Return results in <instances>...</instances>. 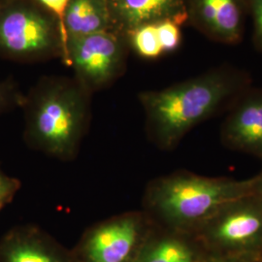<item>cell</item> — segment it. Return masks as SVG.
<instances>
[{
	"label": "cell",
	"mask_w": 262,
	"mask_h": 262,
	"mask_svg": "<svg viewBox=\"0 0 262 262\" xmlns=\"http://www.w3.org/2000/svg\"><path fill=\"white\" fill-rule=\"evenodd\" d=\"M252 83L247 70L223 63L164 89L141 92L148 139L159 150H175L195 126L228 109Z\"/></svg>",
	"instance_id": "1"
},
{
	"label": "cell",
	"mask_w": 262,
	"mask_h": 262,
	"mask_svg": "<svg viewBox=\"0 0 262 262\" xmlns=\"http://www.w3.org/2000/svg\"><path fill=\"white\" fill-rule=\"evenodd\" d=\"M92 95L75 77H42L21 106L26 145L51 159L75 160L91 125Z\"/></svg>",
	"instance_id": "2"
},
{
	"label": "cell",
	"mask_w": 262,
	"mask_h": 262,
	"mask_svg": "<svg viewBox=\"0 0 262 262\" xmlns=\"http://www.w3.org/2000/svg\"><path fill=\"white\" fill-rule=\"evenodd\" d=\"M253 189V178L206 177L177 170L150 180L141 210L155 225L194 234L220 208Z\"/></svg>",
	"instance_id": "3"
},
{
	"label": "cell",
	"mask_w": 262,
	"mask_h": 262,
	"mask_svg": "<svg viewBox=\"0 0 262 262\" xmlns=\"http://www.w3.org/2000/svg\"><path fill=\"white\" fill-rule=\"evenodd\" d=\"M59 23L37 0H5L0 7V56L18 62L64 57Z\"/></svg>",
	"instance_id": "4"
},
{
	"label": "cell",
	"mask_w": 262,
	"mask_h": 262,
	"mask_svg": "<svg viewBox=\"0 0 262 262\" xmlns=\"http://www.w3.org/2000/svg\"><path fill=\"white\" fill-rule=\"evenodd\" d=\"M194 235L207 253L262 257V198L251 193L220 208Z\"/></svg>",
	"instance_id": "5"
},
{
	"label": "cell",
	"mask_w": 262,
	"mask_h": 262,
	"mask_svg": "<svg viewBox=\"0 0 262 262\" xmlns=\"http://www.w3.org/2000/svg\"><path fill=\"white\" fill-rule=\"evenodd\" d=\"M128 46V38L114 30L70 38L64 62L94 94L112 85L123 74Z\"/></svg>",
	"instance_id": "6"
},
{
	"label": "cell",
	"mask_w": 262,
	"mask_h": 262,
	"mask_svg": "<svg viewBox=\"0 0 262 262\" xmlns=\"http://www.w3.org/2000/svg\"><path fill=\"white\" fill-rule=\"evenodd\" d=\"M154 223L142 211H127L91 225L75 249L77 262H131Z\"/></svg>",
	"instance_id": "7"
},
{
	"label": "cell",
	"mask_w": 262,
	"mask_h": 262,
	"mask_svg": "<svg viewBox=\"0 0 262 262\" xmlns=\"http://www.w3.org/2000/svg\"><path fill=\"white\" fill-rule=\"evenodd\" d=\"M187 23L207 39L225 45L243 40L248 12L245 0H185Z\"/></svg>",
	"instance_id": "8"
},
{
	"label": "cell",
	"mask_w": 262,
	"mask_h": 262,
	"mask_svg": "<svg viewBox=\"0 0 262 262\" xmlns=\"http://www.w3.org/2000/svg\"><path fill=\"white\" fill-rule=\"evenodd\" d=\"M221 140L229 150L262 161V89L251 85L228 108Z\"/></svg>",
	"instance_id": "9"
},
{
	"label": "cell",
	"mask_w": 262,
	"mask_h": 262,
	"mask_svg": "<svg viewBox=\"0 0 262 262\" xmlns=\"http://www.w3.org/2000/svg\"><path fill=\"white\" fill-rule=\"evenodd\" d=\"M0 262H77L72 250L35 225L12 228L0 241Z\"/></svg>",
	"instance_id": "10"
},
{
	"label": "cell",
	"mask_w": 262,
	"mask_h": 262,
	"mask_svg": "<svg viewBox=\"0 0 262 262\" xmlns=\"http://www.w3.org/2000/svg\"><path fill=\"white\" fill-rule=\"evenodd\" d=\"M114 30L128 38L131 32L145 25L174 20L187 23L185 0H107Z\"/></svg>",
	"instance_id": "11"
},
{
	"label": "cell",
	"mask_w": 262,
	"mask_h": 262,
	"mask_svg": "<svg viewBox=\"0 0 262 262\" xmlns=\"http://www.w3.org/2000/svg\"><path fill=\"white\" fill-rule=\"evenodd\" d=\"M206 254L195 235L154 224L131 262H201Z\"/></svg>",
	"instance_id": "12"
},
{
	"label": "cell",
	"mask_w": 262,
	"mask_h": 262,
	"mask_svg": "<svg viewBox=\"0 0 262 262\" xmlns=\"http://www.w3.org/2000/svg\"><path fill=\"white\" fill-rule=\"evenodd\" d=\"M64 26L67 41L70 38L114 30L107 0H69Z\"/></svg>",
	"instance_id": "13"
},
{
	"label": "cell",
	"mask_w": 262,
	"mask_h": 262,
	"mask_svg": "<svg viewBox=\"0 0 262 262\" xmlns=\"http://www.w3.org/2000/svg\"><path fill=\"white\" fill-rule=\"evenodd\" d=\"M128 40L135 52L144 58L155 59L164 54L159 42L157 25H145L134 29L128 35Z\"/></svg>",
	"instance_id": "14"
},
{
	"label": "cell",
	"mask_w": 262,
	"mask_h": 262,
	"mask_svg": "<svg viewBox=\"0 0 262 262\" xmlns=\"http://www.w3.org/2000/svg\"><path fill=\"white\" fill-rule=\"evenodd\" d=\"M24 99L25 94L13 79L8 78L0 81V115L16 108H21Z\"/></svg>",
	"instance_id": "15"
},
{
	"label": "cell",
	"mask_w": 262,
	"mask_h": 262,
	"mask_svg": "<svg viewBox=\"0 0 262 262\" xmlns=\"http://www.w3.org/2000/svg\"><path fill=\"white\" fill-rule=\"evenodd\" d=\"M159 42L163 53L175 51L181 44V25L174 20H163L157 24Z\"/></svg>",
	"instance_id": "16"
},
{
	"label": "cell",
	"mask_w": 262,
	"mask_h": 262,
	"mask_svg": "<svg viewBox=\"0 0 262 262\" xmlns=\"http://www.w3.org/2000/svg\"><path fill=\"white\" fill-rule=\"evenodd\" d=\"M248 16L253 24V45L262 54V0H245Z\"/></svg>",
	"instance_id": "17"
},
{
	"label": "cell",
	"mask_w": 262,
	"mask_h": 262,
	"mask_svg": "<svg viewBox=\"0 0 262 262\" xmlns=\"http://www.w3.org/2000/svg\"><path fill=\"white\" fill-rule=\"evenodd\" d=\"M37 1L46 9L49 10L59 23L61 34L63 38V43H64V49H66L64 57L62 58L64 61L66 58V53H67V35H66V26H64V16H66V8L69 0H37Z\"/></svg>",
	"instance_id": "18"
},
{
	"label": "cell",
	"mask_w": 262,
	"mask_h": 262,
	"mask_svg": "<svg viewBox=\"0 0 262 262\" xmlns=\"http://www.w3.org/2000/svg\"><path fill=\"white\" fill-rule=\"evenodd\" d=\"M20 189V181L6 175L0 170V207L10 203Z\"/></svg>",
	"instance_id": "19"
},
{
	"label": "cell",
	"mask_w": 262,
	"mask_h": 262,
	"mask_svg": "<svg viewBox=\"0 0 262 262\" xmlns=\"http://www.w3.org/2000/svg\"><path fill=\"white\" fill-rule=\"evenodd\" d=\"M202 262H262V257H248L239 255H226L207 253Z\"/></svg>",
	"instance_id": "20"
},
{
	"label": "cell",
	"mask_w": 262,
	"mask_h": 262,
	"mask_svg": "<svg viewBox=\"0 0 262 262\" xmlns=\"http://www.w3.org/2000/svg\"><path fill=\"white\" fill-rule=\"evenodd\" d=\"M253 192L262 198V171L258 175L253 177Z\"/></svg>",
	"instance_id": "21"
},
{
	"label": "cell",
	"mask_w": 262,
	"mask_h": 262,
	"mask_svg": "<svg viewBox=\"0 0 262 262\" xmlns=\"http://www.w3.org/2000/svg\"><path fill=\"white\" fill-rule=\"evenodd\" d=\"M4 1H5V0H0V7H1V5L3 4V2H4Z\"/></svg>",
	"instance_id": "22"
},
{
	"label": "cell",
	"mask_w": 262,
	"mask_h": 262,
	"mask_svg": "<svg viewBox=\"0 0 262 262\" xmlns=\"http://www.w3.org/2000/svg\"><path fill=\"white\" fill-rule=\"evenodd\" d=\"M2 209H3V208H2V207H0V211H2Z\"/></svg>",
	"instance_id": "23"
},
{
	"label": "cell",
	"mask_w": 262,
	"mask_h": 262,
	"mask_svg": "<svg viewBox=\"0 0 262 262\" xmlns=\"http://www.w3.org/2000/svg\"><path fill=\"white\" fill-rule=\"evenodd\" d=\"M202 261H203V260H202ZM202 261H201V262H202Z\"/></svg>",
	"instance_id": "24"
}]
</instances>
